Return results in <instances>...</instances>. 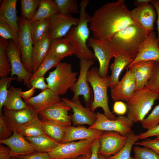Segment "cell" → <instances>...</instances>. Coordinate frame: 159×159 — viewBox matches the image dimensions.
<instances>
[{
    "label": "cell",
    "instance_id": "6da1fadb",
    "mask_svg": "<svg viewBox=\"0 0 159 159\" xmlns=\"http://www.w3.org/2000/svg\"><path fill=\"white\" fill-rule=\"evenodd\" d=\"M90 22L93 37L105 43L119 31L135 24L124 0L108 3L98 9Z\"/></svg>",
    "mask_w": 159,
    "mask_h": 159
},
{
    "label": "cell",
    "instance_id": "7a4b0ae2",
    "mask_svg": "<svg viewBox=\"0 0 159 159\" xmlns=\"http://www.w3.org/2000/svg\"><path fill=\"white\" fill-rule=\"evenodd\" d=\"M148 32L134 24L117 32L107 43L113 53L114 57L122 55L134 59Z\"/></svg>",
    "mask_w": 159,
    "mask_h": 159
},
{
    "label": "cell",
    "instance_id": "3957f363",
    "mask_svg": "<svg viewBox=\"0 0 159 159\" xmlns=\"http://www.w3.org/2000/svg\"><path fill=\"white\" fill-rule=\"evenodd\" d=\"M89 0H82L79 5L80 7L79 21L78 24L72 27L64 37L72 45L75 54L80 59H85L96 60L94 53L87 46L90 36V30L88 23L91 17L86 12V9Z\"/></svg>",
    "mask_w": 159,
    "mask_h": 159
},
{
    "label": "cell",
    "instance_id": "277c9868",
    "mask_svg": "<svg viewBox=\"0 0 159 159\" xmlns=\"http://www.w3.org/2000/svg\"><path fill=\"white\" fill-rule=\"evenodd\" d=\"M110 76L105 77H100L98 73V68L93 67L88 72L87 79L92 88L93 99L89 109L94 112L97 108L101 107L104 114L109 119L115 120L116 117L112 114L108 106L107 88L109 86Z\"/></svg>",
    "mask_w": 159,
    "mask_h": 159
},
{
    "label": "cell",
    "instance_id": "5b68a950",
    "mask_svg": "<svg viewBox=\"0 0 159 159\" xmlns=\"http://www.w3.org/2000/svg\"><path fill=\"white\" fill-rule=\"evenodd\" d=\"M159 95L146 86L135 91L126 103L127 107L126 116L133 123L144 119L151 109Z\"/></svg>",
    "mask_w": 159,
    "mask_h": 159
},
{
    "label": "cell",
    "instance_id": "8992f818",
    "mask_svg": "<svg viewBox=\"0 0 159 159\" xmlns=\"http://www.w3.org/2000/svg\"><path fill=\"white\" fill-rule=\"evenodd\" d=\"M78 74L72 71L71 64L60 62L46 78L48 88L58 96L64 95L75 83Z\"/></svg>",
    "mask_w": 159,
    "mask_h": 159
},
{
    "label": "cell",
    "instance_id": "52a82bcc",
    "mask_svg": "<svg viewBox=\"0 0 159 159\" xmlns=\"http://www.w3.org/2000/svg\"><path fill=\"white\" fill-rule=\"evenodd\" d=\"M18 41L21 59L25 69L33 73L32 54L33 43L31 22L21 16L18 17Z\"/></svg>",
    "mask_w": 159,
    "mask_h": 159
},
{
    "label": "cell",
    "instance_id": "ba28073f",
    "mask_svg": "<svg viewBox=\"0 0 159 159\" xmlns=\"http://www.w3.org/2000/svg\"><path fill=\"white\" fill-rule=\"evenodd\" d=\"M95 140H83L60 144L48 153L50 159H72L90 154Z\"/></svg>",
    "mask_w": 159,
    "mask_h": 159
},
{
    "label": "cell",
    "instance_id": "9c48e42d",
    "mask_svg": "<svg viewBox=\"0 0 159 159\" xmlns=\"http://www.w3.org/2000/svg\"><path fill=\"white\" fill-rule=\"evenodd\" d=\"M80 72L77 80L70 89L73 92L72 98H77L80 95L83 96L86 107H90L93 99V91L90 87L87 77L90 67L95 63L92 59H80Z\"/></svg>",
    "mask_w": 159,
    "mask_h": 159
},
{
    "label": "cell",
    "instance_id": "30bf717a",
    "mask_svg": "<svg viewBox=\"0 0 159 159\" xmlns=\"http://www.w3.org/2000/svg\"><path fill=\"white\" fill-rule=\"evenodd\" d=\"M97 119L93 125L89 128L102 131H112L119 132L127 136L132 131L133 123L127 116H120L115 120L108 119L104 114L96 113Z\"/></svg>",
    "mask_w": 159,
    "mask_h": 159
},
{
    "label": "cell",
    "instance_id": "8fae6325",
    "mask_svg": "<svg viewBox=\"0 0 159 159\" xmlns=\"http://www.w3.org/2000/svg\"><path fill=\"white\" fill-rule=\"evenodd\" d=\"M9 41L6 52L11 66V77L16 75L18 82H23L24 85L30 89V80L33 73L27 71L23 65L20 58V51L14 41L11 40Z\"/></svg>",
    "mask_w": 159,
    "mask_h": 159
},
{
    "label": "cell",
    "instance_id": "7c38bea8",
    "mask_svg": "<svg viewBox=\"0 0 159 159\" xmlns=\"http://www.w3.org/2000/svg\"><path fill=\"white\" fill-rule=\"evenodd\" d=\"M127 138L116 132L103 131L99 138V154L107 158L116 154L124 147Z\"/></svg>",
    "mask_w": 159,
    "mask_h": 159
},
{
    "label": "cell",
    "instance_id": "4fadbf2b",
    "mask_svg": "<svg viewBox=\"0 0 159 159\" xmlns=\"http://www.w3.org/2000/svg\"><path fill=\"white\" fill-rule=\"evenodd\" d=\"M71 109L62 100L39 112L38 114L40 119L66 127L71 126L72 124L71 116L68 114V112Z\"/></svg>",
    "mask_w": 159,
    "mask_h": 159
},
{
    "label": "cell",
    "instance_id": "5bb4252c",
    "mask_svg": "<svg viewBox=\"0 0 159 159\" xmlns=\"http://www.w3.org/2000/svg\"><path fill=\"white\" fill-rule=\"evenodd\" d=\"M79 21V18L70 15L56 14L49 19L48 34L52 39L63 38L72 27L78 24Z\"/></svg>",
    "mask_w": 159,
    "mask_h": 159
},
{
    "label": "cell",
    "instance_id": "9a60e30c",
    "mask_svg": "<svg viewBox=\"0 0 159 159\" xmlns=\"http://www.w3.org/2000/svg\"><path fill=\"white\" fill-rule=\"evenodd\" d=\"M61 98L72 110L73 114L70 115L73 126L83 125L90 126L94 124L97 119L96 113L92 112L89 108L83 107L81 103L79 97L71 100Z\"/></svg>",
    "mask_w": 159,
    "mask_h": 159
},
{
    "label": "cell",
    "instance_id": "2e32d148",
    "mask_svg": "<svg viewBox=\"0 0 159 159\" xmlns=\"http://www.w3.org/2000/svg\"><path fill=\"white\" fill-rule=\"evenodd\" d=\"M145 61H159V39L153 31L148 32L137 56L132 62L126 67V69H128L135 63Z\"/></svg>",
    "mask_w": 159,
    "mask_h": 159
},
{
    "label": "cell",
    "instance_id": "e0dca14e",
    "mask_svg": "<svg viewBox=\"0 0 159 159\" xmlns=\"http://www.w3.org/2000/svg\"><path fill=\"white\" fill-rule=\"evenodd\" d=\"M87 46L91 47L99 63L98 73L102 77L107 75L110 62L114 57L113 53L107 43L102 42L93 37L88 39Z\"/></svg>",
    "mask_w": 159,
    "mask_h": 159
},
{
    "label": "cell",
    "instance_id": "ac0fdd59",
    "mask_svg": "<svg viewBox=\"0 0 159 159\" xmlns=\"http://www.w3.org/2000/svg\"><path fill=\"white\" fill-rule=\"evenodd\" d=\"M2 114L8 127L13 132H16L21 126L33 119L37 114L30 106L18 110L3 107Z\"/></svg>",
    "mask_w": 159,
    "mask_h": 159
},
{
    "label": "cell",
    "instance_id": "d6986e66",
    "mask_svg": "<svg viewBox=\"0 0 159 159\" xmlns=\"http://www.w3.org/2000/svg\"><path fill=\"white\" fill-rule=\"evenodd\" d=\"M130 14L134 23L143 30L148 32L154 30L157 12L151 4L137 7L130 11Z\"/></svg>",
    "mask_w": 159,
    "mask_h": 159
},
{
    "label": "cell",
    "instance_id": "ffe728a7",
    "mask_svg": "<svg viewBox=\"0 0 159 159\" xmlns=\"http://www.w3.org/2000/svg\"><path fill=\"white\" fill-rule=\"evenodd\" d=\"M136 90L134 77L130 70L126 72L118 83L111 89L112 98L115 101L124 100L127 102L132 97Z\"/></svg>",
    "mask_w": 159,
    "mask_h": 159
},
{
    "label": "cell",
    "instance_id": "44dd1931",
    "mask_svg": "<svg viewBox=\"0 0 159 159\" xmlns=\"http://www.w3.org/2000/svg\"><path fill=\"white\" fill-rule=\"evenodd\" d=\"M0 143L7 145L15 157L29 155L37 152L34 146L24 136L16 132H13L9 138L0 140Z\"/></svg>",
    "mask_w": 159,
    "mask_h": 159
},
{
    "label": "cell",
    "instance_id": "7402d4cb",
    "mask_svg": "<svg viewBox=\"0 0 159 159\" xmlns=\"http://www.w3.org/2000/svg\"><path fill=\"white\" fill-rule=\"evenodd\" d=\"M61 98L49 88L42 90L39 94L24 100L37 114L55 103L62 101Z\"/></svg>",
    "mask_w": 159,
    "mask_h": 159
},
{
    "label": "cell",
    "instance_id": "603a6c76",
    "mask_svg": "<svg viewBox=\"0 0 159 159\" xmlns=\"http://www.w3.org/2000/svg\"><path fill=\"white\" fill-rule=\"evenodd\" d=\"M102 131L87 128L83 126H69L66 127L64 137L61 144L77 140H95L99 138Z\"/></svg>",
    "mask_w": 159,
    "mask_h": 159
},
{
    "label": "cell",
    "instance_id": "cb8c5ba5",
    "mask_svg": "<svg viewBox=\"0 0 159 159\" xmlns=\"http://www.w3.org/2000/svg\"><path fill=\"white\" fill-rule=\"evenodd\" d=\"M17 0H3L0 7V19L6 22L18 32V17L17 16Z\"/></svg>",
    "mask_w": 159,
    "mask_h": 159
},
{
    "label": "cell",
    "instance_id": "d4e9b609",
    "mask_svg": "<svg viewBox=\"0 0 159 159\" xmlns=\"http://www.w3.org/2000/svg\"><path fill=\"white\" fill-rule=\"evenodd\" d=\"M52 40L48 34L34 44L32 54L33 74L37 71L47 55Z\"/></svg>",
    "mask_w": 159,
    "mask_h": 159
},
{
    "label": "cell",
    "instance_id": "484cf974",
    "mask_svg": "<svg viewBox=\"0 0 159 159\" xmlns=\"http://www.w3.org/2000/svg\"><path fill=\"white\" fill-rule=\"evenodd\" d=\"M48 52L61 60L75 54L72 45L64 38L52 39Z\"/></svg>",
    "mask_w": 159,
    "mask_h": 159
},
{
    "label": "cell",
    "instance_id": "4316f807",
    "mask_svg": "<svg viewBox=\"0 0 159 159\" xmlns=\"http://www.w3.org/2000/svg\"><path fill=\"white\" fill-rule=\"evenodd\" d=\"M133 60V59L122 55L114 57V61L110 67L111 74L109 77L108 86L110 89L113 87L118 83L119 77L122 71Z\"/></svg>",
    "mask_w": 159,
    "mask_h": 159
},
{
    "label": "cell",
    "instance_id": "83f0119b",
    "mask_svg": "<svg viewBox=\"0 0 159 159\" xmlns=\"http://www.w3.org/2000/svg\"><path fill=\"white\" fill-rule=\"evenodd\" d=\"M25 138L39 152L49 153L60 144L46 134Z\"/></svg>",
    "mask_w": 159,
    "mask_h": 159
},
{
    "label": "cell",
    "instance_id": "f1b7e54d",
    "mask_svg": "<svg viewBox=\"0 0 159 159\" xmlns=\"http://www.w3.org/2000/svg\"><path fill=\"white\" fill-rule=\"evenodd\" d=\"M22 91L21 88H16L13 86H10L3 104V107L15 110L21 109L27 107L28 105L22 100L21 96V93Z\"/></svg>",
    "mask_w": 159,
    "mask_h": 159
},
{
    "label": "cell",
    "instance_id": "f546056e",
    "mask_svg": "<svg viewBox=\"0 0 159 159\" xmlns=\"http://www.w3.org/2000/svg\"><path fill=\"white\" fill-rule=\"evenodd\" d=\"M57 13H59V12L54 0H39L36 14L29 21L31 22L36 20H45Z\"/></svg>",
    "mask_w": 159,
    "mask_h": 159
},
{
    "label": "cell",
    "instance_id": "4dcf8cb0",
    "mask_svg": "<svg viewBox=\"0 0 159 159\" xmlns=\"http://www.w3.org/2000/svg\"><path fill=\"white\" fill-rule=\"evenodd\" d=\"M16 132L25 137H33L46 134L43 131L42 122L38 114L20 127Z\"/></svg>",
    "mask_w": 159,
    "mask_h": 159
},
{
    "label": "cell",
    "instance_id": "1f68e13d",
    "mask_svg": "<svg viewBox=\"0 0 159 159\" xmlns=\"http://www.w3.org/2000/svg\"><path fill=\"white\" fill-rule=\"evenodd\" d=\"M41 120L44 133L61 144L64 137L66 127L50 121Z\"/></svg>",
    "mask_w": 159,
    "mask_h": 159
},
{
    "label": "cell",
    "instance_id": "d6a6232c",
    "mask_svg": "<svg viewBox=\"0 0 159 159\" xmlns=\"http://www.w3.org/2000/svg\"><path fill=\"white\" fill-rule=\"evenodd\" d=\"M8 40L0 38V77H7L11 73V66L6 53Z\"/></svg>",
    "mask_w": 159,
    "mask_h": 159
},
{
    "label": "cell",
    "instance_id": "836d02e7",
    "mask_svg": "<svg viewBox=\"0 0 159 159\" xmlns=\"http://www.w3.org/2000/svg\"><path fill=\"white\" fill-rule=\"evenodd\" d=\"M49 18L31 22V30L33 45L48 34Z\"/></svg>",
    "mask_w": 159,
    "mask_h": 159
},
{
    "label": "cell",
    "instance_id": "e575fe53",
    "mask_svg": "<svg viewBox=\"0 0 159 159\" xmlns=\"http://www.w3.org/2000/svg\"><path fill=\"white\" fill-rule=\"evenodd\" d=\"M61 60V59L48 52L37 71L33 74L30 81L35 77H44L45 74L50 69L57 67Z\"/></svg>",
    "mask_w": 159,
    "mask_h": 159
},
{
    "label": "cell",
    "instance_id": "d590c367",
    "mask_svg": "<svg viewBox=\"0 0 159 159\" xmlns=\"http://www.w3.org/2000/svg\"><path fill=\"white\" fill-rule=\"evenodd\" d=\"M127 137V141L123 148L117 154L107 159H133V157L130 156L131 151L133 145L139 139V136L132 131Z\"/></svg>",
    "mask_w": 159,
    "mask_h": 159
},
{
    "label": "cell",
    "instance_id": "8d00e7d4",
    "mask_svg": "<svg viewBox=\"0 0 159 159\" xmlns=\"http://www.w3.org/2000/svg\"><path fill=\"white\" fill-rule=\"evenodd\" d=\"M39 0H21V16L30 21L34 16L37 11Z\"/></svg>",
    "mask_w": 159,
    "mask_h": 159
},
{
    "label": "cell",
    "instance_id": "74e56055",
    "mask_svg": "<svg viewBox=\"0 0 159 159\" xmlns=\"http://www.w3.org/2000/svg\"><path fill=\"white\" fill-rule=\"evenodd\" d=\"M59 13L70 15L72 13L79 14V10L77 0H54Z\"/></svg>",
    "mask_w": 159,
    "mask_h": 159
},
{
    "label": "cell",
    "instance_id": "f35d334b",
    "mask_svg": "<svg viewBox=\"0 0 159 159\" xmlns=\"http://www.w3.org/2000/svg\"><path fill=\"white\" fill-rule=\"evenodd\" d=\"M0 36L1 37L7 40L14 41L19 49L18 41V32L9 24L0 19Z\"/></svg>",
    "mask_w": 159,
    "mask_h": 159
},
{
    "label": "cell",
    "instance_id": "ab89813d",
    "mask_svg": "<svg viewBox=\"0 0 159 159\" xmlns=\"http://www.w3.org/2000/svg\"><path fill=\"white\" fill-rule=\"evenodd\" d=\"M143 128L148 130L159 124V104L156 106L145 118L140 121Z\"/></svg>",
    "mask_w": 159,
    "mask_h": 159
},
{
    "label": "cell",
    "instance_id": "60d3db41",
    "mask_svg": "<svg viewBox=\"0 0 159 159\" xmlns=\"http://www.w3.org/2000/svg\"><path fill=\"white\" fill-rule=\"evenodd\" d=\"M133 159H159V155L146 147L135 146Z\"/></svg>",
    "mask_w": 159,
    "mask_h": 159
},
{
    "label": "cell",
    "instance_id": "b9f144b4",
    "mask_svg": "<svg viewBox=\"0 0 159 159\" xmlns=\"http://www.w3.org/2000/svg\"><path fill=\"white\" fill-rule=\"evenodd\" d=\"M146 86L159 95V61L155 62L151 76Z\"/></svg>",
    "mask_w": 159,
    "mask_h": 159
},
{
    "label": "cell",
    "instance_id": "7bdbcfd3",
    "mask_svg": "<svg viewBox=\"0 0 159 159\" xmlns=\"http://www.w3.org/2000/svg\"><path fill=\"white\" fill-rule=\"evenodd\" d=\"M14 79L11 77L1 78L0 80V114H2L3 104L6 99L8 90V86L11 80Z\"/></svg>",
    "mask_w": 159,
    "mask_h": 159
},
{
    "label": "cell",
    "instance_id": "ee69618b",
    "mask_svg": "<svg viewBox=\"0 0 159 159\" xmlns=\"http://www.w3.org/2000/svg\"><path fill=\"white\" fill-rule=\"evenodd\" d=\"M12 132L6 123L3 116L0 114V140L7 139L12 135Z\"/></svg>",
    "mask_w": 159,
    "mask_h": 159
},
{
    "label": "cell",
    "instance_id": "f6af8a7d",
    "mask_svg": "<svg viewBox=\"0 0 159 159\" xmlns=\"http://www.w3.org/2000/svg\"><path fill=\"white\" fill-rule=\"evenodd\" d=\"M134 145L148 148L159 155V140L147 139L135 143Z\"/></svg>",
    "mask_w": 159,
    "mask_h": 159
},
{
    "label": "cell",
    "instance_id": "bcb514c9",
    "mask_svg": "<svg viewBox=\"0 0 159 159\" xmlns=\"http://www.w3.org/2000/svg\"><path fill=\"white\" fill-rule=\"evenodd\" d=\"M44 77H37L30 81L32 87L34 89H38L43 90L48 88L47 84L44 81Z\"/></svg>",
    "mask_w": 159,
    "mask_h": 159
},
{
    "label": "cell",
    "instance_id": "7dc6e473",
    "mask_svg": "<svg viewBox=\"0 0 159 159\" xmlns=\"http://www.w3.org/2000/svg\"><path fill=\"white\" fill-rule=\"evenodd\" d=\"M113 111L117 115H124L127 111L126 103L121 101H115L113 106Z\"/></svg>",
    "mask_w": 159,
    "mask_h": 159
},
{
    "label": "cell",
    "instance_id": "c3c4849f",
    "mask_svg": "<svg viewBox=\"0 0 159 159\" xmlns=\"http://www.w3.org/2000/svg\"><path fill=\"white\" fill-rule=\"evenodd\" d=\"M17 159H50L48 153L37 152L34 153L16 157Z\"/></svg>",
    "mask_w": 159,
    "mask_h": 159
},
{
    "label": "cell",
    "instance_id": "681fc988",
    "mask_svg": "<svg viewBox=\"0 0 159 159\" xmlns=\"http://www.w3.org/2000/svg\"><path fill=\"white\" fill-rule=\"evenodd\" d=\"M158 135H159V124L154 128L138 135L139 139H146L150 137Z\"/></svg>",
    "mask_w": 159,
    "mask_h": 159
},
{
    "label": "cell",
    "instance_id": "f907efd6",
    "mask_svg": "<svg viewBox=\"0 0 159 159\" xmlns=\"http://www.w3.org/2000/svg\"><path fill=\"white\" fill-rule=\"evenodd\" d=\"M14 157L9 148L2 145H0V159H11Z\"/></svg>",
    "mask_w": 159,
    "mask_h": 159
},
{
    "label": "cell",
    "instance_id": "816d5d0a",
    "mask_svg": "<svg viewBox=\"0 0 159 159\" xmlns=\"http://www.w3.org/2000/svg\"><path fill=\"white\" fill-rule=\"evenodd\" d=\"M99 138L96 139L95 141L92 148L90 159H99L98 150L100 146V143Z\"/></svg>",
    "mask_w": 159,
    "mask_h": 159
},
{
    "label": "cell",
    "instance_id": "f5cc1de1",
    "mask_svg": "<svg viewBox=\"0 0 159 159\" xmlns=\"http://www.w3.org/2000/svg\"><path fill=\"white\" fill-rule=\"evenodd\" d=\"M35 90L32 87L27 91H22L21 93V97L24 99V100L30 99L33 97L32 96L34 95L35 92Z\"/></svg>",
    "mask_w": 159,
    "mask_h": 159
},
{
    "label": "cell",
    "instance_id": "db71d44e",
    "mask_svg": "<svg viewBox=\"0 0 159 159\" xmlns=\"http://www.w3.org/2000/svg\"><path fill=\"white\" fill-rule=\"evenodd\" d=\"M150 2L154 7L158 15L157 29L158 35V38L159 39V0H151Z\"/></svg>",
    "mask_w": 159,
    "mask_h": 159
},
{
    "label": "cell",
    "instance_id": "11a10c76",
    "mask_svg": "<svg viewBox=\"0 0 159 159\" xmlns=\"http://www.w3.org/2000/svg\"><path fill=\"white\" fill-rule=\"evenodd\" d=\"M151 0H136L134 2V5L137 7L145 5L150 2Z\"/></svg>",
    "mask_w": 159,
    "mask_h": 159
},
{
    "label": "cell",
    "instance_id": "9f6ffc18",
    "mask_svg": "<svg viewBox=\"0 0 159 159\" xmlns=\"http://www.w3.org/2000/svg\"><path fill=\"white\" fill-rule=\"evenodd\" d=\"M91 153L87 155L81 156L76 158L72 159H90Z\"/></svg>",
    "mask_w": 159,
    "mask_h": 159
},
{
    "label": "cell",
    "instance_id": "6f0895ef",
    "mask_svg": "<svg viewBox=\"0 0 159 159\" xmlns=\"http://www.w3.org/2000/svg\"><path fill=\"white\" fill-rule=\"evenodd\" d=\"M99 159H107L105 156L99 154Z\"/></svg>",
    "mask_w": 159,
    "mask_h": 159
},
{
    "label": "cell",
    "instance_id": "680465c9",
    "mask_svg": "<svg viewBox=\"0 0 159 159\" xmlns=\"http://www.w3.org/2000/svg\"><path fill=\"white\" fill-rule=\"evenodd\" d=\"M156 137V138H155V139L157 140H159V135L157 136Z\"/></svg>",
    "mask_w": 159,
    "mask_h": 159
},
{
    "label": "cell",
    "instance_id": "91938a15",
    "mask_svg": "<svg viewBox=\"0 0 159 159\" xmlns=\"http://www.w3.org/2000/svg\"><path fill=\"white\" fill-rule=\"evenodd\" d=\"M11 159H16V157H12Z\"/></svg>",
    "mask_w": 159,
    "mask_h": 159
}]
</instances>
